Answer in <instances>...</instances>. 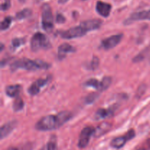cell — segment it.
I'll return each instance as SVG.
<instances>
[{"label": "cell", "mask_w": 150, "mask_h": 150, "mask_svg": "<svg viewBox=\"0 0 150 150\" xmlns=\"http://www.w3.org/2000/svg\"><path fill=\"white\" fill-rule=\"evenodd\" d=\"M86 33H87V32L81 25H79L78 26L70 28L66 31L60 32L59 35L64 39H73V38H81L82 36H84Z\"/></svg>", "instance_id": "obj_5"}, {"label": "cell", "mask_w": 150, "mask_h": 150, "mask_svg": "<svg viewBox=\"0 0 150 150\" xmlns=\"http://www.w3.org/2000/svg\"><path fill=\"white\" fill-rule=\"evenodd\" d=\"M111 129V125L108 122H103L100 125H98L96 128H95L93 133V136L95 138L101 137L102 136L108 133Z\"/></svg>", "instance_id": "obj_15"}, {"label": "cell", "mask_w": 150, "mask_h": 150, "mask_svg": "<svg viewBox=\"0 0 150 150\" xmlns=\"http://www.w3.org/2000/svg\"><path fill=\"white\" fill-rule=\"evenodd\" d=\"M139 20H150V10L135 13L130 16V17L125 23H130L134 21Z\"/></svg>", "instance_id": "obj_12"}, {"label": "cell", "mask_w": 150, "mask_h": 150, "mask_svg": "<svg viewBox=\"0 0 150 150\" xmlns=\"http://www.w3.org/2000/svg\"><path fill=\"white\" fill-rule=\"evenodd\" d=\"M10 0H4V2L1 5V10H7L10 8Z\"/></svg>", "instance_id": "obj_27"}, {"label": "cell", "mask_w": 150, "mask_h": 150, "mask_svg": "<svg viewBox=\"0 0 150 150\" xmlns=\"http://www.w3.org/2000/svg\"><path fill=\"white\" fill-rule=\"evenodd\" d=\"M115 106L111 107V108H106V109L105 108H100L95 114L94 119L95 120H103V119H105L107 117H111L114 114V112L115 111Z\"/></svg>", "instance_id": "obj_11"}, {"label": "cell", "mask_w": 150, "mask_h": 150, "mask_svg": "<svg viewBox=\"0 0 150 150\" xmlns=\"http://www.w3.org/2000/svg\"><path fill=\"white\" fill-rule=\"evenodd\" d=\"M135 136H136V133L132 129V130H129L125 136H119V137L113 139L111 142V146L115 149H120L125 146L127 141L131 140Z\"/></svg>", "instance_id": "obj_6"}, {"label": "cell", "mask_w": 150, "mask_h": 150, "mask_svg": "<svg viewBox=\"0 0 150 150\" xmlns=\"http://www.w3.org/2000/svg\"><path fill=\"white\" fill-rule=\"evenodd\" d=\"M83 1H84V0H83Z\"/></svg>", "instance_id": "obj_33"}, {"label": "cell", "mask_w": 150, "mask_h": 150, "mask_svg": "<svg viewBox=\"0 0 150 150\" xmlns=\"http://www.w3.org/2000/svg\"><path fill=\"white\" fill-rule=\"evenodd\" d=\"M98 97H99V94L96 93V92H92V93L89 94L88 96H86V99H85V102L87 104H91L95 102L98 99Z\"/></svg>", "instance_id": "obj_24"}, {"label": "cell", "mask_w": 150, "mask_h": 150, "mask_svg": "<svg viewBox=\"0 0 150 150\" xmlns=\"http://www.w3.org/2000/svg\"><path fill=\"white\" fill-rule=\"evenodd\" d=\"M21 89V86L18 84L10 85L5 89V93L10 98H17Z\"/></svg>", "instance_id": "obj_17"}, {"label": "cell", "mask_w": 150, "mask_h": 150, "mask_svg": "<svg viewBox=\"0 0 150 150\" xmlns=\"http://www.w3.org/2000/svg\"><path fill=\"white\" fill-rule=\"evenodd\" d=\"M65 20H66L65 18H64L62 14L58 13V14L57 15V18H56V21H57V22L58 23H63L64 21H65Z\"/></svg>", "instance_id": "obj_28"}, {"label": "cell", "mask_w": 150, "mask_h": 150, "mask_svg": "<svg viewBox=\"0 0 150 150\" xmlns=\"http://www.w3.org/2000/svg\"><path fill=\"white\" fill-rule=\"evenodd\" d=\"M123 38L122 34H119V35H114L112 36L107 38L103 40L101 42L100 47L105 50H109L111 48L117 46Z\"/></svg>", "instance_id": "obj_7"}, {"label": "cell", "mask_w": 150, "mask_h": 150, "mask_svg": "<svg viewBox=\"0 0 150 150\" xmlns=\"http://www.w3.org/2000/svg\"><path fill=\"white\" fill-rule=\"evenodd\" d=\"M31 49L34 52H37L40 49H48L51 47L48 38L44 34L37 32L31 39Z\"/></svg>", "instance_id": "obj_3"}, {"label": "cell", "mask_w": 150, "mask_h": 150, "mask_svg": "<svg viewBox=\"0 0 150 150\" xmlns=\"http://www.w3.org/2000/svg\"><path fill=\"white\" fill-rule=\"evenodd\" d=\"M7 150H18V149L17 148H15V147H10V148H9Z\"/></svg>", "instance_id": "obj_31"}, {"label": "cell", "mask_w": 150, "mask_h": 150, "mask_svg": "<svg viewBox=\"0 0 150 150\" xmlns=\"http://www.w3.org/2000/svg\"><path fill=\"white\" fill-rule=\"evenodd\" d=\"M76 51V49L73 45H70L68 43H63L62 45H60L58 48L59 57L63 58V57H65L66 54H68V53H74Z\"/></svg>", "instance_id": "obj_16"}, {"label": "cell", "mask_w": 150, "mask_h": 150, "mask_svg": "<svg viewBox=\"0 0 150 150\" xmlns=\"http://www.w3.org/2000/svg\"><path fill=\"white\" fill-rule=\"evenodd\" d=\"M12 22V18L10 16H7L6 17L4 20L1 21V30H6V29H8L10 27V24H11Z\"/></svg>", "instance_id": "obj_22"}, {"label": "cell", "mask_w": 150, "mask_h": 150, "mask_svg": "<svg viewBox=\"0 0 150 150\" xmlns=\"http://www.w3.org/2000/svg\"><path fill=\"white\" fill-rule=\"evenodd\" d=\"M31 15H32V10L29 8H26L16 13V18L18 20H22V19L29 18Z\"/></svg>", "instance_id": "obj_19"}, {"label": "cell", "mask_w": 150, "mask_h": 150, "mask_svg": "<svg viewBox=\"0 0 150 150\" xmlns=\"http://www.w3.org/2000/svg\"><path fill=\"white\" fill-rule=\"evenodd\" d=\"M25 42V39L23 38H15L12 40V47L13 48H18L23 45Z\"/></svg>", "instance_id": "obj_26"}, {"label": "cell", "mask_w": 150, "mask_h": 150, "mask_svg": "<svg viewBox=\"0 0 150 150\" xmlns=\"http://www.w3.org/2000/svg\"><path fill=\"white\" fill-rule=\"evenodd\" d=\"M69 111H61L57 115H48L42 117L37 122L35 128L40 131H49L59 128L71 119Z\"/></svg>", "instance_id": "obj_1"}, {"label": "cell", "mask_w": 150, "mask_h": 150, "mask_svg": "<svg viewBox=\"0 0 150 150\" xmlns=\"http://www.w3.org/2000/svg\"><path fill=\"white\" fill-rule=\"evenodd\" d=\"M94 130L92 127H86L82 130L79 141V146L80 148H85L89 144L91 136H93Z\"/></svg>", "instance_id": "obj_8"}, {"label": "cell", "mask_w": 150, "mask_h": 150, "mask_svg": "<svg viewBox=\"0 0 150 150\" xmlns=\"http://www.w3.org/2000/svg\"><path fill=\"white\" fill-rule=\"evenodd\" d=\"M80 25L88 32L99 29L102 25V21L100 19H91L81 22Z\"/></svg>", "instance_id": "obj_9"}, {"label": "cell", "mask_w": 150, "mask_h": 150, "mask_svg": "<svg viewBox=\"0 0 150 150\" xmlns=\"http://www.w3.org/2000/svg\"><path fill=\"white\" fill-rule=\"evenodd\" d=\"M99 64H100V59L98 57L95 56L92 58V61L91 62L89 63V68L91 69L92 70H95L98 67H99Z\"/></svg>", "instance_id": "obj_23"}, {"label": "cell", "mask_w": 150, "mask_h": 150, "mask_svg": "<svg viewBox=\"0 0 150 150\" xmlns=\"http://www.w3.org/2000/svg\"><path fill=\"white\" fill-rule=\"evenodd\" d=\"M3 48H4V45L2 43H1V49H0V51H2Z\"/></svg>", "instance_id": "obj_32"}, {"label": "cell", "mask_w": 150, "mask_h": 150, "mask_svg": "<svg viewBox=\"0 0 150 150\" xmlns=\"http://www.w3.org/2000/svg\"><path fill=\"white\" fill-rule=\"evenodd\" d=\"M16 126H17V121H16V120L9 122L6 123L4 125L1 126V130H0L1 139H3L4 138L7 137L8 135H10V133L16 128Z\"/></svg>", "instance_id": "obj_13"}, {"label": "cell", "mask_w": 150, "mask_h": 150, "mask_svg": "<svg viewBox=\"0 0 150 150\" xmlns=\"http://www.w3.org/2000/svg\"><path fill=\"white\" fill-rule=\"evenodd\" d=\"M101 89L100 92L103 91H105L108 89L110 86L111 83V78L109 76H105L103 79V80L101 81Z\"/></svg>", "instance_id": "obj_21"}, {"label": "cell", "mask_w": 150, "mask_h": 150, "mask_svg": "<svg viewBox=\"0 0 150 150\" xmlns=\"http://www.w3.org/2000/svg\"><path fill=\"white\" fill-rule=\"evenodd\" d=\"M49 67H51V64L42 60H32L26 58L16 60L12 63L10 66V68L13 70L21 68L26 70H32V71L38 70H47Z\"/></svg>", "instance_id": "obj_2"}, {"label": "cell", "mask_w": 150, "mask_h": 150, "mask_svg": "<svg viewBox=\"0 0 150 150\" xmlns=\"http://www.w3.org/2000/svg\"><path fill=\"white\" fill-rule=\"evenodd\" d=\"M84 85L86 86H91V87L95 88V89L100 91L101 82L97 80V79H89L88 81H86V83H84Z\"/></svg>", "instance_id": "obj_18"}, {"label": "cell", "mask_w": 150, "mask_h": 150, "mask_svg": "<svg viewBox=\"0 0 150 150\" xmlns=\"http://www.w3.org/2000/svg\"><path fill=\"white\" fill-rule=\"evenodd\" d=\"M136 150H150V139L146 142V144Z\"/></svg>", "instance_id": "obj_29"}, {"label": "cell", "mask_w": 150, "mask_h": 150, "mask_svg": "<svg viewBox=\"0 0 150 150\" xmlns=\"http://www.w3.org/2000/svg\"><path fill=\"white\" fill-rule=\"evenodd\" d=\"M42 26L44 30L51 32L54 28L53 15L48 4H45L42 7Z\"/></svg>", "instance_id": "obj_4"}, {"label": "cell", "mask_w": 150, "mask_h": 150, "mask_svg": "<svg viewBox=\"0 0 150 150\" xmlns=\"http://www.w3.org/2000/svg\"><path fill=\"white\" fill-rule=\"evenodd\" d=\"M68 0H58V2L59 4H64V3H66Z\"/></svg>", "instance_id": "obj_30"}, {"label": "cell", "mask_w": 150, "mask_h": 150, "mask_svg": "<svg viewBox=\"0 0 150 150\" xmlns=\"http://www.w3.org/2000/svg\"><path fill=\"white\" fill-rule=\"evenodd\" d=\"M56 148H57L56 139H51L49 142L40 150H55Z\"/></svg>", "instance_id": "obj_25"}, {"label": "cell", "mask_w": 150, "mask_h": 150, "mask_svg": "<svg viewBox=\"0 0 150 150\" xmlns=\"http://www.w3.org/2000/svg\"><path fill=\"white\" fill-rule=\"evenodd\" d=\"M111 10V4L108 3L103 2L101 1H98L96 4V10L100 16L103 17H108L110 14Z\"/></svg>", "instance_id": "obj_14"}, {"label": "cell", "mask_w": 150, "mask_h": 150, "mask_svg": "<svg viewBox=\"0 0 150 150\" xmlns=\"http://www.w3.org/2000/svg\"><path fill=\"white\" fill-rule=\"evenodd\" d=\"M48 81V79H40L38 80H37L36 81L34 82L30 86H29V89H28V92H29V95H36L40 91V88H42V86H44L45 85L47 84Z\"/></svg>", "instance_id": "obj_10"}, {"label": "cell", "mask_w": 150, "mask_h": 150, "mask_svg": "<svg viewBox=\"0 0 150 150\" xmlns=\"http://www.w3.org/2000/svg\"><path fill=\"white\" fill-rule=\"evenodd\" d=\"M23 107H24V103H23V101L22 100L21 98H18L17 97L16 99L15 100L14 103H13V110L15 111H20L23 109Z\"/></svg>", "instance_id": "obj_20"}]
</instances>
